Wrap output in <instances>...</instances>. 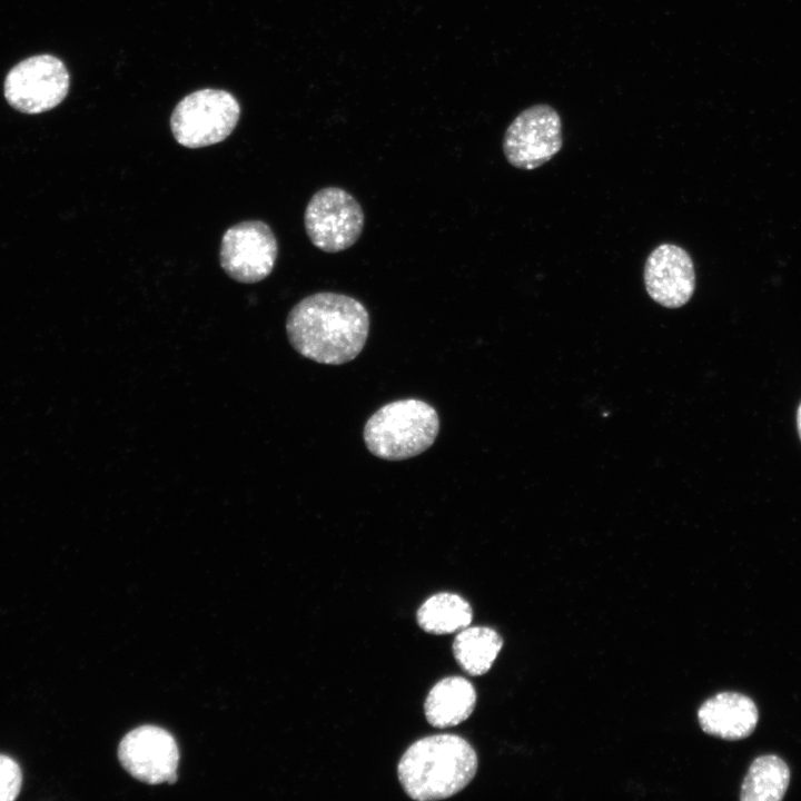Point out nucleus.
Returning a JSON list of instances; mask_svg holds the SVG:
<instances>
[{
    "mask_svg": "<svg viewBox=\"0 0 801 801\" xmlns=\"http://www.w3.org/2000/svg\"><path fill=\"white\" fill-rule=\"evenodd\" d=\"M277 253V240L271 228L260 220H247L225 231L219 260L230 278L243 284H253L269 276Z\"/></svg>",
    "mask_w": 801,
    "mask_h": 801,
    "instance_id": "6e6552de",
    "label": "nucleus"
},
{
    "mask_svg": "<svg viewBox=\"0 0 801 801\" xmlns=\"http://www.w3.org/2000/svg\"><path fill=\"white\" fill-rule=\"evenodd\" d=\"M797 421H798V428H799V433H800V437H801V404L798 409Z\"/></svg>",
    "mask_w": 801,
    "mask_h": 801,
    "instance_id": "f3484780",
    "label": "nucleus"
},
{
    "mask_svg": "<svg viewBox=\"0 0 801 801\" xmlns=\"http://www.w3.org/2000/svg\"><path fill=\"white\" fill-rule=\"evenodd\" d=\"M502 646L503 639L495 630L467 626L455 636L453 654L465 673L479 676L492 668Z\"/></svg>",
    "mask_w": 801,
    "mask_h": 801,
    "instance_id": "4468645a",
    "label": "nucleus"
},
{
    "mask_svg": "<svg viewBox=\"0 0 801 801\" xmlns=\"http://www.w3.org/2000/svg\"><path fill=\"white\" fill-rule=\"evenodd\" d=\"M475 703L476 692L472 683L462 676H448L431 689L424 712L431 725L445 729L468 719Z\"/></svg>",
    "mask_w": 801,
    "mask_h": 801,
    "instance_id": "f8f14e48",
    "label": "nucleus"
},
{
    "mask_svg": "<svg viewBox=\"0 0 801 801\" xmlns=\"http://www.w3.org/2000/svg\"><path fill=\"white\" fill-rule=\"evenodd\" d=\"M473 619L469 603L453 593H437L428 597L417 611V623L427 633L442 635L466 629Z\"/></svg>",
    "mask_w": 801,
    "mask_h": 801,
    "instance_id": "2eb2a0df",
    "label": "nucleus"
},
{
    "mask_svg": "<svg viewBox=\"0 0 801 801\" xmlns=\"http://www.w3.org/2000/svg\"><path fill=\"white\" fill-rule=\"evenodd\" d=\"M478 760L463 738L437 734L414 742L397 767L398 780L408 797L418 801L449 798L475 777Z\"/></svg>",
    "mask_w": 801,
    "mask_h": 801,
    "instance_id": "f03ea898",
    "label": "nucleus"
},
{
    "mask_svg": "<svg viewBox=\"0 0 801 801\" xmlns=\"http://www.w3.org/2000/svg\"><path fill=\"white\" fill-rule=\"evenodd\" d=\"M644 285L649 296L666 308H680L695 290L694 265L689 253L674 244H661L644 265Z\"/></svg>",
    "mask_w": 801,
    "mask_h": 801,
    "instance_id": "9d476101",
    "label": "nucleus"
},
{
    "mask_svg": "<svg viewBox=\"0 0 801 801\" xmlns=\"http://www.w3.org/2000/svg\"><path fill=\"white\" fill-rule=\"evenodd\" d=\"M22 773L10 756L0 754V801L14 800L21 789Z\"/></svg>",
    "mask_w": 801,
    "mask_h": 801,
    "instance_id": "dca6fc26",
    "label": "nucleus"
},
{
    "mask_svg": "<svg viewBox=\"0 0 801 801\" xmlns=\"http://www.w3.org/2000/svg\"><path fill=\"white\" fill-rule=\"evenodd\" d=\"M759 712L754 701L739 692H720L705 700L698 710L701 729L724 740H741L756 728Z\"/></svg>",
    "mask_w": 801,
    "mask_h": 801,
    "instance_id": "9b49d317",
    "label": "nucleus"
},
{
    "mask_svg": "<svg viewBox=\"0 0 801 801\" xmlns=\"http://www.w3.org/2000/svg\"><path fill=\"white\" fill-rule=\"evenodd\" d=\"M438 431L436 409L424 400L407 398L382 406L366 422L363 435L372 454L400 461L429 448Z\"/></svg>",
    "mask_w": 801,
    "mask_h": 801,
    "instance_id": "7ed1b4c3",
    "label": "nucleus"
},
{
    "mask_svg": "<svg viewBox=\"0 0 801 801\" xmlns=\"http://www.w3.org/2000/svg\"><path fill=\"white\" fill-rule=\"evenodd\" d=\"M790 782V769L775 754L755 758L742 781L741 801H780Z\"/></svg>",
    "mask_w": 801,
    "mask_h": 801,
    "instance_id": "ddd939ff",
    "label": "nucleus"
},
{
    "mask_svg": "<svg viewBox=\"0 0 801 801\" xmlns=\"http://www.w3.org/2000/svg\"><path fill=\"white\" fill-rule=\"evenodd\" d=\"M364 222L359 202L339 187H325L316 191L304 214L309 240L326 253H338L352 247L359 239Z\"/></svg>",
    "mask_w": 801,
    "mask_h": 801,
    "instance_id": "39448f33",
    "label": "nucleus"
},
{
    "mask_svg": "<svg viewBox=\"0 0 801 801\" xmlns=\"http://www.w3.org/2000/svg\"><path fill=\"white\" fill-rule=\"evenodd\" d=\"M563 145L562 121L548 105H534L520 112L507 127L503 152L512 166L535 169L554 157Z\"/></svg>",
    "mask_w": 801,
    "mask_h": 801,
    "instance_id": "0eeeda50",
    "label": "nucleus"
},
{
    "mask_svg": "<svg viewBox=\"0 0 801 801\" xmlns=\"http://www.w3.org/2000/svg\"><path fill=\"white\" fill-rule=\"evenodd\" d=\"M240 106L228 91L201 89L176 106L170 127L178 144L201 148L225 140L236 127Z\"/></svg>",
    "mask_w": 801,
    "mask_h": 801,
    "instance_id": "20e7f679",
    "label": "nucleus"
},
{
    "mask_svg": "<svg viewBox=\"0 0 801 801\" xmlns=\"http://www.w3.org/2000/svg\"><path fill=\"white\" fill-rule=\"evenodd\" d=\"M118 758L134 778L149 783H172L177 779L179 752L174 736L155 725H142L121 740Z\"/></svg>",
    "mask_w": 801,
    "mask_h": 801,
    "instance_id": "1a4fd4ad",
    "label": "nucleus"
},
{
    "mask_svg": "<svg viewBox=\"0 0 801 801\" xmlns=\"http://www.w3.org/2000/svg\"><path fill=\"white\" fill-rule=\"evenodd\" d=\"M70 78L65 63L55 56L30 57L14 66L4 80V97L14 109L41 113L57 107L67 96Z\"/></svg>",
    "mask_w": 801,
    "mask_h": 801,
    "instance_id": "423d86ee",
    "label": "nucleus"
},
{
    "mask_svg": "<svg viewBox=\"0 0 801 801\" xmlns=\"http://www.w3.org/2000/svg\"><path fill=\"white\" fill-rule=\"evenodd\" d=\"M286 333L301 356L319 364L342 365L363 350L369 333V314L350 296L316 293L290 309Z\"/></svg>",
    "mask_w": 801,
    "mask_h": 801,
    "instance_id": "f257e3e1",
    "label": "nucleus"
}]
</instances>
